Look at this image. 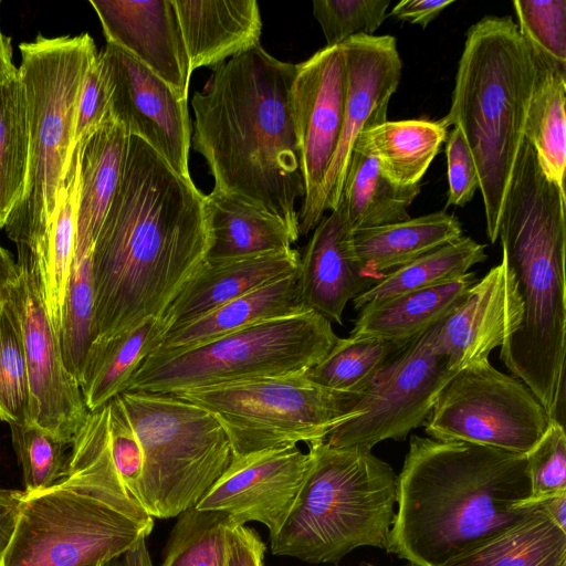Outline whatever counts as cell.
<instances>
[{
    "label": "cell",
    "mask_w": 566,
    "mask_h": 566,
    "mask_svg": "<svg viewBox=\"0 0 566 566\" xmlns=\"http://www.w3.org/2000/svg\"><path fill=\"white\" fill-rule=\"evenodd\" d=\"M205 196L129 136L120 181L92 249L93 340L163 316L207 260Z\"/></svg>",
    "instance_id": "6da1fadb"
},
{
    "label": "cell",
    "mask_w": 566,
    "mask_h": 566,
    "mask_svg": "<svg viewBox=\"0 0 566 566\" xmlns=\"http://www.w3.org/2000/svg\"><path fill=\"white\" fill-rule=\"evenodd\" d=\"M295 73L296 64L261 44L213 69L191 98V146L213 190L265 209L300 237L295 201L305 188L292 111Z\"/></svg>",
    "instance_id": "7a4b0ae2"
},
{
    "label": "cell",
    "mask_w": 566,
    "mask_h": 566,
    "mask_svg": "<svg viewBox=\"0 0 566 566\" xmlns=\"http://www.w3.org/2000/svg\"><path fill=\"white\" fill-rule=\"evenodd\" d=\"M530 496L526 454L412 434L386 551L442 566L532 514Z\"/></svg>",
    "instance_id": "3957f363"
},
{
    "label": "cell",
    "mask_w": 566,
    "mask_h": 566,
    "mask_svg": "<svg viewBox=\"0 0 566 566\" xmlns=\"http://www.w3.org/2000/svg\"><path fill=\"white\" fill-rule=\"evenodd\" d=\"M566 195L543 174L524 139L503 202L497 239L522 301L518 328L500 347L511 375L552 420L565 410Z\"/></svg>",
    "instance_id": "277c9868"
},
{
    "label": "cell",
    "mask_w": 566,
    "mask_h": 566,
    "mask_svg": "<svg viewBox=\"0 0 566 566\" xmlns=\"http://www.w3.org/2000/svg\"><path fill=\"white\" fill-rule=\"evenodd\" d=\"M536 64L510 15H486L467 32L450 111L475 163L486 234L495 243L503 202L524 143Z\"/></svg>",
    "instance_id": "5b68a950"
},
{
    "label": "cell",
    "mask_w": 566,
    "mask_h": 566,
    "mask_svg": "<svg viewBox=\"0 0 566 566\" xmlns=\"http://www.w3.org/2000/svg\"><path fill=\"white\" fill-rule=\"evenodd\" d=\"M154 527L127 493L107 450L69 454L64 476L27 494L0 566H93L132 548Z\"/></svg>",
    "instance_id": "8992f818"
},
{
    "label": "cell",
    "mask_w": 566,
    "mask_h": 566,
    "mask_svg": "<svg viewBox=\"0 0 566 566\" xmlns=\"http://www.w3.org/2000/svg\"><path fill=\"white\" fill-rule=\"evenodd\" d=\"M310 463L292 507L270 536L271 552L311 564H336L349 552L386 549L397 475L364 447L307 444Z\"/></svg>",
    "instance_id": "52a82bcc"
},
{
    "label": "cell",
    "mask_w": 566,
    "mask_h": 566,
    "mask_svg": "<svg viewBox=\"0 0 566 566\" xmlns=\"http://www.w3.org/2000/svg\"><path fill=\"white\" fill-rule=\"evenodd\" d=\"M19 48L18 70L29 127V169L23 197L4 228L17 247L32 251L46 234L57 190L71 166L78 95L98 52L88 33L38 35Z\"/></svg>",
    "instance_id": "ba28073f"
},
{
    "label": "cell",
    "mask_w": 566,
    "mask_h": 566,
    "mask_svg": "<svg viewBox=\"0 0 566 566\" xmlns=\"http://www.w3.org/2000/svg\"><path fill=\"white\" fill-rule=\"evenodd\" d=\"M337 339L331 322L308 310L260 322L189 348L153 350L124 391L175 394L304 375L328 354Z\"/></svg>",
    "instance_id": "9c48e42d"
},
{
    "label": "cell",
    "mask_w": 566,
    "mask_h": 566,
    "mask_svg": "<svg viewBox=\"0 0 566 566\" xmlns=\"http://www.w3.org/2000/svg\"><path fill=\"white\" fill-rule=\"evenodd\" d=\"M138 437L144 468L136 502L151 517L195 506L230 464V440L216 417L172 394L118 395Z\"/></svg>",
    "instance_id": "30bf717a"
},
{
    "label": "cell",
    "mask_w": 566,
    "mask_h": 566,
    "mask_svg": "<svg viewBox=\"0 0 566 566\" xmlns=\"http://www.w3.org/2000/svg\"><path fill=\"white\" fill-rule=\"evenodd\" d=\"M210 411L233 457L325 440L355 417L358 396L322 388L305 375L251 379L172 394Z\"/></svg>",
    "instance_id": "8fae6325"
},
{
    "label": "cell",
    "mask_w": 566,
    "mask_h": 566,
    "mask_svg": "<svg viewBox=\"0 0 566 566\" xmlns=\"http://www.w3.org/2000/svg\"><path fill=\"white\" fill-rule=\"evenodd\" d=\"M551 420L526 385L497 370L486 358L453 374L439 391L423 426L434 440L526 454Z\"/></svg>",
    "instance_id": "7c38bea8"
},
{
    "label": "cell",
    "mask_w": 566,
    "mask_h": 566,
    "mask_svg": "<svg viewBox=\"0 0 566 566\" xmlns=\"http://www.w3.org/2000/svg\"><path fill=\"white\" fill-rule=\"evenodd\" d=\"M453 374L436 349L430 327L390 355L353 407L355 417L334 428L325 441L337 448L373 449L385 440H403L423 426Z\"/></svg>",
    "instance_id": "4fadbf2b"
},
{
    "label": "cell",
    "mask_w": 566,
    "mask_h": 566,
    "mask_svg": "<svg viewBox=\"0 0 566 566\" xmlns=\"http://www.w3.org/2000/svg\"><path fill=\"white\" fill-rule=\"evenodd\" d=\"M346 64V101L339 140L323 182L298 212L300 235H307L337 208L358 136L387 120L402 63L391 35H355L340 44Z\"/></svg>",
    "instance_id": "5bb4252c"
},
{
    "label": "cell",
    "mask_w": 566,
    "mask_h": 566,
    "mask_svg": "<svg viewBox=\"0 0 566 566\" xmlns=\"http://www.w3.org/2000/svg\"><path fill=\"white\" fill-rule=\"evenodd\" d=\"M18 250V280L12 298L19 316L29 379L27 423L71 444L87 410L80 384L67 369L49 318L33 255Z\"/></svg>",
    "instance_id": "9a60e30c"
},
{
    "label": "cell",
    "mask_w": 566,
    "mask_h": 566,
    "mask_svg": "<svg viewBox=\"0 0 566 566\" xmlns=\"http://www.w3.org/2000/svg\"><path fill=\"white\" fill-rule=\"evenodd\" d=\"M98 53L108 84L111 117L129 136L148 144L180 177L192 180L187 101L117 46L106 43Z\"/></svg>",
    "instance_id": "2e32d148"
},
{
    "label": "cell",
    "mask_w": 566,
    "mask_h": 566,
    "mask_svg": "<svg viewBox=\"0 0 566 566\" xmlns=\"http://www.w3.org/2000/svg\"><path fill=\"white\" fill-rule=\"evenodd\" d=\"M308 463L297 446L233 457L195 506L228 514L232 526L262 523L271 536L286 518Z\"/></svg>",
    "instance_id": "e0dca14e"
},
{
    "label": "cell",
    "mask_w": 566,
    "mask_h": 566,
    "mask_svg": "<svg viewBox=\"0 0 566 566\" xmlns=\"http://www.w3.org/2000/svg\"><path fill=\"white\" fill-rule=\"evenodd\" d=\"M291 95L304 203L323 182L342 132L346 101L342 46H325L296 64Z\"/></svg>",
    "instance_id": "ac0fdd59"
},
{
    "label": "cell",
    "mask_w": 566,
    "mask_h": 566,
    "mask_svg": "<svg viewBox=\"0 0 566 566\" xmlns=\"http://www.w3.org/2000/svg\"><path fill=\"white\" fill-rule=\"evenodd\" d=\"M523 307L517 282L504 256L471 285L432 326V342L452 371L501 347L518 328Z\"/></svg>",
    "instance_id": "d6986e66"
},
{
    "label": "cell",
    "mask_w": 566,
    "mask_h": 566,
    "mask_svg": "<svg viewBox=\"0 0 566 566\" xmlns=\"http://www.w3.org/2000/svg\"><path fill=\"white\" fill-rule=\"evenodd\" d=\"M106 42L188 99L190 64L172 0H90Z\"/></svg>",
    "instance_id": "ffe728a7"
},
{
    "label": "cell",
    "mask_w": 566,
    "mask_h": 566,
    "mask_svg": "<svg viewBox=\"0 0 566 566\" xmlns=\"http://www.w3.org/2000/svg\"><path fill=\"white\" fill-rule=\"evenodd\" d=\"M352 233L340 199L313 230L300 259L298 286L304 305L337 324H343L347 303L374 285L363 274Z\"/></svg>",
    "instance_id": "44dd1931"
},
{
    "label": "cell",
    "mask_w": 566,
    "mask_h": 566,
    "mask_svg": "<svg viewBox=\"0 0 566 566\" xmlns=\"http://www.w3.org/2000/svg\"><path fill=\"white\" fill-rule=\"evenodd\" d=\"M191 73L211 70L260 45L255 0H172Z\"/></svg>",
    "instance_id": "7402d4cb"
},
{
    "label": "cell",
    "mask_w": 566,
    "mask_h": 566,
    "mask_svg": "<svg viewBox=\"0 0 566 566\" xmlns=\"http://www.w3.org/2000/svg\"><path fill=\"white\" fill-rule=\"evenodd\" d=\"M300 259V252L291 248L217 263L206 261L163 314L168 331L297 271Z\"/></svg>",
    "instance_id": "603a6c76"
},
{
    "label": "cell",
    "mask_w": 566,
    "mask_h": 566,
    "mask_svg": "<svg viewBox=\"0 0 566 566\" xmlns=\"http://www.w3.org/2000/svg\"><path fill=\"white\" fill-rule=\"evenodd\" d=\"M128 140L126 129L111 117L75 148L80 175L74 256L93 249L122 178Z\"/></svg>",
    "instance_id": "cb8c5ba5"
},
{
    "label": "cell",
    "mask_w": 566,
    "mask_h": 566,
    "mask_svg": "<svg viewBox=\"0 0 566 566\" xmlns=\"http://www.w3.org/2000/svg\"><path fill=\"white\" fill-rule=\"evenodd\" d=\"M462 237L460 220L444 210L380 227L355 230L354 252L376 284L385 274Z\"/></svg>",
    "instance_id": "d4e9b609"
},
{
    "label": "cell",
    "mask_w": 566,
    "mask_h": 566,
    "mask_svg": "<svg viewBox=\"0 0 566 566\" xmlns=\"http://www.w3.org/2000/svg\"><path fill=\"white\" fill-rule=\"evenodd\" d=\"M205 210L209 263L287 250L300 238L280 217L221 191L205 196Z\"/></svg>",
    "instance_id": "484cf974"
},
{
    "label": "cell",
    "mask_w": 566,
    "mask_h": 566,
    "mask_svg": "<svg viewBox=\"0 0 566 566\" xmlns=\"http://www.w3.org/2000/svg\"><path fill=\"white\" fill-rule=\"evenodd\" d=\"M301 297L298 270L243 294L210 313L169 329L155 350H179L233 331L308 311Z\"/></svg>",
    "instance_id": "4316f807"
},
{
    "label": "cell",
    "mask_w": 566,
    "mask_h": 566,
    "mask_svg": "<svg viewBox=\"0 0 566 566\" xmlns=\"http://www.w3.org/2000/svg\"><path fill=\"white\" fill-rule=\"evenodd\" d=\"M167 331L163 316H150L134 327L91 343L78 378L90 412L124 391L140 364L160 345Z\"/></svg>",
    "instance_id": "83f0119b"
},
{
    "label": "cell",
    "mask_w": 566,
    "mask_h": 566,
    "mask_svg": "<svg viewBox=\"0 0 566 566\" xmlns=\"http://www.w3.org/2000/svg\"><path fill=\"white\" fill-rule=\"evenodd\" d=\"M476 281L475 273L468 272L443 284L368 303L359 310L349 336L407 343L442 319Z\"/></svg>",
    "instance_id": "f1b7e54d"
},
{
    "label": "cell",
    "mask_w": 566,
    "mask_h": 566,
    "mask_svg": "<svg viewBox=\"0 0 566 566\" xmlns=\"http://www.w3.org/2000/svg\"><path fill=\"white\" fill-rule=\"evenodd\" d=\"M448 125L442 119L388 122L363 132L354 151L373 158L392 182L419 184L447 139Z\"/></svg>",
    "instance_id": "f546056e"
},
{
    "label": "cell",
    "mask_w": 566,
    "mask_h": 566,
    "mask_svg": "<svg viewBox=\"0 0 566 566\" xmlns=\"http://www.w3.org/2000/svg\"><path fill=\"white\" fill-rule=\"evenodd\" d=\"M78 175V149H75L71 166L57 190L46 234L33 251L28 249L33 255L45 308L57 335L74 256Z\"/></svg>",
    "instance_id": "4dcf8cb0"
},
{
    "label": "cell",
    "mask_w": 566,
    "mask_h": 566,
    "mask_svg": "<svg viewBox=\"0 0 566 566\" xmlns=\"http://www.w3.org/2000/svg\"><path fill=\"white\" fill-rule=\"evenodd\" d=\"M442 566H566V532L538 504L524 520Z\"/></svg>",
    "instance_id": "1f68e13d"
},
{
    "label": "cell",
    "mask_w": 566,
    "mask_h": 566,
    "mask_svg": "<svg viewBox=\"0 0 566 566\" xmlns=\"http://www.w3.org/2000/svg\"><path fill=\"white\" fill-rule=\"evenodd\" d=\"M535 64L524 137L534 148L543 174L566 195V73Z\"/></svg>",
    "instance_id": "d6a6232c"
},
{
    "label": "cell",
    "mask_w": 566,
    "mask_h": 566,
    "mask_svg": "<svg viewBox=\"0 0 566 566\" xmlns=\"http://www.w3.org/2000/svg\"><path fill=\"white\" fill-rule=\"evenodd\" d=\"M419 192L420 184L397 185L375 159L353 151L340 199L355 231L408 220V208Z\"/></svg>",
    "instance_id": "836d02e7"
},
{
    "label": "cell",
    "mask_w": 566,
    "mask_h": 566,
    "mask_svg": "<svg viewBox=\"0 0 566 566\" xmlns=\"http://www.w3.org/2000/svg\"><path fill=\"white\" fill-rule=\"evenodd\" d=\"M486 259L485 244L462 235L388 272L353 300L354 307L359 311L368 303L457 280Z\"/></svg>",
    "instance_id": "e575fe53"
},
{
    "label": "cell",
    "mask_w": 566,
    "mask_h": 566,
    "mask_svg": "<svg viewBox=\"0 0 566 566\" xmlns=\"http://www.w3.org/2000/svg\"><path fill=\"white\" fill-rule=\"evenodd\" d=\"M29 169V127L20 75L0 84V229L23 197Z\"/></svg>",
    "instance_id": "d590c367"
},
{
    "label": "cell",
    "mask_w": 566,
    "mask_h": 566,
    "mask_svg": "<svg viewBox=\"0 0 566 566\" xmlns=\"http://www.w3.org/2000/svg\"><path fill=\"white\" fill-rule=\"evenodd\" d=\"M401 345L377 337H338L328 354L304 375L322 388L359 397Z\"/></svg>",
    "instance_id": "8d00e7d4"
},
{
    "label": "cell",
    "mask_w": 566,
    "mask_h": 566,
    "mask_svg": "<svg viewBox=\"0 0 566 566\" xmlns=\"http://www.w3.org/2000/svg\"><path fill=\"white\" fill-rule=\"evenodd\" d=\"M228 514L189 507L178 515L160 566H226Z\"/></svg>",
    "instance_id": "74e56055"
},
{
    "label": "cell",
    "mask_w": 566,
    "mask_h": 566,
    "mask_svg": "<svg viewBox=\"0 0 566 566\" xmlns=\"http://www.w3.org/2000/svg\"><path fill=\"white\" fill-rule=\"evenodd\" d=\"M92 251L74 256L62 310L59 342L67 369L80 378L93 339Z\"/></svg>",
    "instance_id": "f35d334b"
},
{
    "label": "cell",
    "mask_w": 566,
    "mask_h": 566,
    "mask_svg": "<svg viewBox=\"0 0 566 566\" xmlns=\"http://www.w3.org/2000/svg\"><path fill=\"white\" fill-rule=\"evenodd\" d=\"M29 379L19 316L11 294L0 313V420H28Z\"/></svg>",
    "instance_id": "ab89813d"
},
{
    "label": "cell",
    "mask_w": 566,
    "mask_h": 566,
    "mask_svg": "<svg viewBox=\"0 0 566 566\" xmlns=\"http://www.w3.org/2000/svg\"><path fill=\"white\" fill-rule=\"evenodd\" d=\"M513 7L535 62L566 73V1L514 0Z\"/></svg>",
    "instance_id": "60d3db41"
},
{
    "label": "cell",
    "mask_w": 566,
    "mask_h": 566,
    "mask_svg": "<svg viewBox=\"0 0 566 566\" xmlns=\"http://www.w3.org/2000/svg\"><path fill=\"white\" fill-rule=\"evenodd\" d=\"M9 427L27 494L49 489L64 476L69 444L29 423Z\"/></svg>",
    "instance_id": "b9f144b4"
},
{
    "label": "cell",
    "mask_w": 566,
    "mask_h": 566,
    "mask_svg": "<svg viewBox=\"0 0 566 566\" xmlns=\"http://www.w3.org/2000/svg\"><path fill=\"white\" fill-rule=\"evenodd\" d=\"M389 4L390 0H314L312 3L328 48L355 35H374Z\"/></svg>",
    "instance_id": "7bdbcfd3"
},
{
    "label": "cell",
    "mask_w": 566,
    "mask_h": 566,
    "mask_svg": "<svg viewBox=\"0 0 566 566\" xmlns=\"http://www.w3.org/2000/svg\"><path fill=\"white\" fill-rule=\"evenodd\" d=\"M531 482L527 505L566 492V434L564 423L551 420L546 431L526 453Z\"/></svg>",
    "instance_id": "ee69618b"
},
{
    "label": "cell",
    "mask_w": 566,
    "mask_h": 566,
    "mask_svg": "<svg viewBox=\"0 0 566 566\" xmlns=\"http://www.w3.org/2000/svg\"><path fill=\"white\" fill-rule=\"evenodd\" d=\"M106 406L111 458L124 488L136 502L143 476V449L118 395Z\"/></svg>",
    "instance_id": "f6af8a7d"
},
{
    "label": "cell",
    "mask_w": 566,
    "mask_h": 566,
    "mask_svg": "<svg viewBox=\"0 0 566 566\" xmlns=\"http://www.w3.org/2000/svg\"><path fill=\"white\" fill-rule=\"evenodd\" d=\"M111 118L109 91L99 53L91 62L80 91L73 136L75 150L104 122Z\"/></svg>",
    "instance_id": "bcb514c9"
},
{
    "label": "cell",
    "mask_w": 566,
    "mask_h": 566,
    "mask_svg": "<svg viewBox=\"0 0 566 566\" xmlns=\"http://www.w3.org/2000/svg\"><path fill=\"white\" fill-rule=\"evenodd\" d=\"M446 144L448 164V206L463 207L479 188L474 159L462 132L453 127Z\"/></svg>",
    "instance_id": "7dc6e473"
},
{
    "label": "cell",
    "mask_w": 566,
    "mask_h": 566,
    "mask_svg": "<svg viewBox=\"0 0 566 566\" xmlns=\"http://www.w3.org/2000/svg\"><path fill=\"white\" fill-rule=\"evenodd\" d=\"M265 549V544L253 528L230 526L226 566H263Z\"/></svg>",
    "instance_id": "c3c4849f"
},
{
    "label": "cell",
    "mask_w": 566,
    "mask_h": 566,
    "mask_svg": "<svg viewBox=\"0 0 566 566\" xmlns=\"http://www.w3.org/2000/svg\"><path fill=\"white\" fill-rule=\"evenodd\" d=\"M451 3L453 0H402L392 8L390 15L424 29Z\"/></svg>",
    "instance_id": "681fc988"
},
{
    "label": "cell",
    "mask_w": 566,
    "mask_h": 566,
    "mask_svg": "<svg viewBox=\"0 0 566 566\" xmlns=\"http://www.w3.org/2000/svg\"><path fill=\"white\" fill-rule=\"evenodd\" d=\"M25 492L0 489V563L12 537Z\"/></svg>",
    "instance_id": "f907efd6"
},
{
    "label": "cell",
    "mask_w": 566,
    "mask_h": 566,
    "mask_svg": "<svg viewBox=\"0 0 566 566\" xmlns=\"http://www.w3.org/2000/svg\"><path fill=\"white\" fill-rule=\"evenodd\" d=\"M19 269L11 253L0 244V313L18 280Z\"/></svg>",
    "instance_id": "816d5d0a"
},
{
    "label": "cell",
    "mask_w": 566,
    "mask_h": 566,
    "mask_svg": "<svg viewBox=\"0 0 566 566\" xmlns=\"http://www.w3.org/2000/svg\"><path fill=\"white\" fill-rule=\"evenodd\" d=\"M99 566H153L146 538L140 539L128 551L103 562Z\"/></svg>",
    "instance_id": "f5cc1de1"
},
{
    "label": "cell",
    "mask_w": 566,
    "mask_h": 566,
    "mask_svg": "<svg viewBox=\"0 0 566 566\" xmlns=\"http://www.w3.org/2000/svg\"><path fill=\"white\" fill-rule=\"evenodd\" d=\"M548 518L562 531L566 532V492L551 496L539 503Z\"/></svg>",
    "instance_id": "db71d44e"
},
{
    "label": "cell",
    "mask_w": 566,
    "mask_h": 566,
    "mask_svg": "<svg viewBox=\"0 0 566 566\" xmlns=\"http://www.w3.org/2000/svg\"><path fill=\"white\" fill-rule=\"evenodd\" d=\"M1 6V1H0ZM19 75L13 64L11 38L7 36L0 25V84Z\"/></svg>",
    "instance_id": "11a10c76"
},
{
    "label": "cell",
    "mask_w": 566,
    "mask_h": 566,
    "mask_svg": "<svg viewBox=\"0 0 566 566\" xmlns=\"http://www.w3.org/2000/svg\"><path fill=\"white\" fill-rule=\"evenodd\" d=\"M335 566H338V565H335ZM358 566H376V565L370 564V563H368V562H360V563L358 564ZM405 566H417V565H415V564H412V563L408 562V564H406Z\"/></svg>",
    "instance_id": "9f6ffc18"
},
{
    "label": "cell",
    "mask_w": 566,
    "mask_h": 566,
    "mask_svg": "<svg viewBox=\"0 0 566 566\" xmlns=\"http://www.w3.org/2000/svg\"><path fill=\"white\" fill-rule=\"evenodd\" d=\"M93 566H99V565H93Z\"/></svg>",
    "instance_id": "6f0895ef"
}]
</instances>
